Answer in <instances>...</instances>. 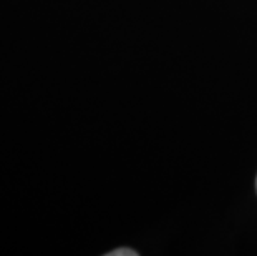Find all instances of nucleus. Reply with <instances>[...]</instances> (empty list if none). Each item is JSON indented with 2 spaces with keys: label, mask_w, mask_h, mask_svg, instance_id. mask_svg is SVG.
Masks as SVG:
<instances>
[{
  "label": "nucleus",
  "mask_w": 257,
  "mask_h": 256,
  "mask_svg": "<svg viewBox=\"0 0 257 256\" xmlns=\"http://www.w3.org/2000/svg\"><path fill=\"white\" fill-rule=\"evenodd\" d=\"M138 253L133 251V249H128V248H119L116 251H111L110 256H136Z\"/></svg>",
  "instance_id": "obj_1"
},
{
  "label": "nucleus",
  "mask_w": 257,
  "mask_h": 256,
  "mask_svg": "<svg viewBox=\"0 0 257 256\" xmlns=\"http://www.w3.org/2000/svg\"><path fill=\"white\" fill-rule=\"evenodd\" d=\"M255 190H257V178H255Z\"/></svg>",
  "instance_id": "obj_2"
}]
</instances>
